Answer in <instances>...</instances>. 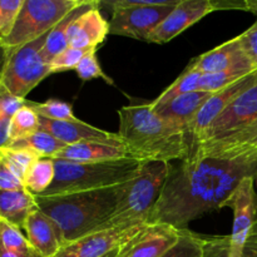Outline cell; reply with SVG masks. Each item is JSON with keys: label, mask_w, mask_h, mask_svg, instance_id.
Returning <instances> with one entry per match:
<instances>
[{"label": "cell", "mask_w": 257, "mask_h": 257, "mask_svg": "<svg viewBox=\"0 0 257 257\" xmlns=\"http://www.w3.org/2000/svg\"><path fill=\"white\" fill-rule=\"evenodd\" d=\"M8 54L5 52L4 48L0 45V87H2V75H3V69H4L5 62H7Z\"/></svg>", "instance_id": "obj_41"}, {"label": "cell", "mask_w": 257, "mask_h": 257, "mask_svg": "<svg viewBox=\"0 0 257 257\" xmlns=\"http://www.w3.org/2000/svg\"><path fill=\"white\" fill-rule=\"evenodd\" d=\"M127 183L102 190L35 196V201L39 210L57 223L67 245L103 230L114 213Z\"/></svg>", "instance_id": "obj_3"}, {"label": "cell", "mask_w": 257, "mask_h": 257, "mask_svg": "<svg viewBox=\"0 0 257 257\" xmlns=\"http://www.w3.org/2000/svg\"><path fill=\"white\" fill-rule=\"evenodd\" d=\"M97 4V2H92V0H83L82 4L79 7L75 8L74 10L65 15L52 30H50L49 35L47 38L44 48H43V57H44L45 62L49 64L53 60V58L57 57L59 53L68 48V29H69L70 24L79 17L82 13L92 8L93 5Z\"/></svg>", "instance_id": "obj_22"}, {"label": "cell", "mask_w": 257, "mask_h": 257, "mask_svg": "<svg viewBox=\"0 0 257 257\" xmlns=\"http://www.w3.org/2000/svg\"><path fill=\"white\" fill-rule=\"evenodd\" d=\"M256 177H246L241 181L232 195L226 200L223 207L233 210V226L230 235V257H241L242 248L257 218Z\"/></svg>", "instance_id": "obj_10"}, {"label": "cell", "mask_w": 257, "mask_h": 257, "mask_svg": "<svg viewBox=\"0 0 257 257\" xmlns=\"http://www.w3.org/2000/svg\"><path fill=\"white\" fill-rule=\"evenodd\" d=\"M201 77H202V73L197 69L195 63L191 62L188 64V67L183 70L182 74L170 87L166 88L161 93L160 97H157L155 100L151 102V105L156 107V105L165 104V103H168L170 100L175 99V98L180 97V95L187 94V93L191 92H196L200 88Z\"/></svg>", "instance_id": "obj_23"}, {"label": "cell", "mask_w": 257, "mask_h": 257, "mask_svg": "<svg viewBox=\"0 0 257 257\" xmlns=\"http://www.w3.org/2000/svg\"><path fill=\"white\" fill-rule=\"evenodd\" d=\"M27 104L35 110L40 117L48 118L52 120H62V122H74L78 120L73 113L72 104L62 102L59 99H48L44 103H37L27 99Z\"/></svg>", "instance_id": "obj_29"}, {"label": "cell", "mask_w": 257, "mask_h": 257, "mask_svg": "<svg viewBox=\"0 0 257 257\" xmlns=\"http://www.w3.org/2000/svg\"><path fill=\"white\" fill-rule=\"evenodd\" d=\"M23 3L24 0H0V39L13 30Z\"/></svg>", "instance_id": "obj_33"}, {"label": "cell", "mask_w": 257, "mask_h": 257, "mask_svg": "<svg viewBox=\"0 0 257 257\" xmlns=\"http://www.w3.org/2000/svg\"><path fill=\"white\" fill-rule=\"evenodd\" d=\"M39 156L27 148L5 147L0 150V160L24 182V178L29 168L39 160Z\"/></svg>", "instance_id": "obj_28"}, {"label": "cell", "mask_w": 257, "mask_h": 257, "mask_svg": "<svg viewBox=\"0 0 257 257\" xmlns=\"http://www.w3.org/2000/svg\"><path fill=\"white\" fill-rule=\"evenodd\" d=\"M74 72L77 73V75L82 80H92L99 78V79H103L104 82L109 83V84H113L112 78H109L103 72L99 62H98L97 48L88 50L85 53L84 57L80 59L77 67L74 68Z\"/></svg>", "instance_id": "obj_32"}, {"label": "cell", "mask_w": 257, "mask_h": 257, "mask_svg": "<svg viewBox=\"0 0 257 257\" xmlns=\"http://www.w3.org/2000/svg\"><path fill=\"white\" fill-rule=\"evenodd\" d=\"M55 177V167L53 158H39L24 178V186L32 195H43L52 186Z\"/></svg>", "instance_id": "obj_25"}, {"label": "cell", "mask_w": 257, "mask_h": 257, "mask_svg": "<svg viewBox=\"0 0 257 257\" xmlns=\"http://www.w3.org/2000/svg\"><path fill=\"white\" fill-rule=\"evenodd\" d=\"M181 0H114L99 2L112 10L109 34L147 42L151 33L163 22Z\"/></svg>", "instance_id": "obj_6"}, {"label": "cell", "mask_w": 257, "mask_h": 257, "mask_svg": "<svg viewBox=\"0 0 257 257\" xmlns=\"http://www.w3.org/2000/svg\"><path fill=\"white\" fill-rule=\"evenodd\" d=\"M148 222L97 231L63 246L54 257H104L135 240Z\"/></svg>", "instance_id": "obj_9"}, {"label": "cell", "mask_w": 257, "mask_h": 257, "mask_svg": "<svg viewBox=\"0 0 257 257\" xmlns=\"http://www.w3.org/2000/svg\"><path fill=\"white\" fill-rule=\"evenodd\" d=\"M8 147L27 148V150L33 151L40 158H54L58 153L62 152L67 147V145L53 137L50 133L39 130L34 135L29 136L24 140L10 143Z\"/></svg>", "instance_id": "obj_24"}, {"label": "cell", "mask_w": 257, "mask_h": 257, "mask_svg": "<svg viewBox=\"0 0 257 257\" xmlns=\"http://www.w3.org/2000/svg\"><path fill=\"white\" fill-rule=\"evenodd\" d=\"M120 250H122V247L118 248V250H115V251H113V252L108 253V255H107V256H104V257H119Z\"/></svg>", "instance_id": "obj_42"}, {"label": "cell", "mask_w": 257, "mask_h": 257, "mask_svg": "<svg viewBox=\"0 0 257 257\" xmlns=\"http://www.w3.org/2000/svg\"><path fill=\"white\" fill-rule=\"evenodd\" d=\"M27 99L18 98L13 95L4 85L0 87V118H10L18 112L22 107H24Z\"/></svg>", "instance_id": "obj_36"}, {"label": "cell", "mask_w": 257, "mask_h": 257, "mask_svg": "<svg viewBox=\"0 0 257 257\" xmlns=\"http://www.w3.org/2000/svg\"><path fill=\"white\" fill-rule=\"evenodd\" d=\"M85 50L74 49V48L68 47L67 49L63 50L62 53L53 58L52 62L49 63L50 73H59L65 72V70H74L77 67L78 63L80 62L85 54Z\"/></svg>", "instance_id": "obj_34"}, {"label": "cell", "mask_w": 257, "mask_h": 257, "mask_svg": "<svg viewBox=\"0 0 257 257\" xmlns=\"http://www.w3.org/2000/svg\"><path fill=\"white\" fill-rule=\"evenodd\" d=\"M82 3L83 0H24L14 28L8 37L0 39V45L9 54L34 42Z\"/></svg>", "instance_id": "obj_7"}, {"label": "cell", "mask_w": 257, "mask_h": 257, "mask_svg": "<svg viewBox=\"0 0 257 257\" xmlns=\"http://www.w3.org/2000/svg\"><path fill=\"white\" fill-rule=\"evenodd\" d=\"M125 146H112L104 143H77L67 146L53 160L67 161L73 163H95L130 158ZM133 158V157H132Z\"/></svg>", "instance_id": "obj_20"}, {"label": "cell", "mask_w": 257, "mask_h": 257, "mask_svg": "<svg viewBox=\"0 0 257 257\" xmlns=\"http://www.w3.org/2000/svg\"><path fill=\"white\" fill-rule=\"evenodd\" d=\"M0 246L20 256L40 255L32 247L28 238L22 233V230L3 220H0Z\"/></svg>", "instance_id": "obj_27"}, {"label": "cell", "mask_w": 257, "mask_h": 257, "mask_svg": "<svg viewBox=\"0 0 257 257\" xmlns=\"http://www.w3.org/2000/svg\"><path fill=\"white\" fill-rule=\"evenodd\" d=\"M170 170L171 163L167 162L142 163L137 176L125 186L114 213L103 230L147 222Z\"/></svg>", "instance_id": "obj_5"}, {"label": "cell", "mask_w": 257, "mask_h": 257, "mask_svg": "<svg viewBox=\"0 0 257 257\" xmlns=\"http://www.w3.org/2000/svg\"><path fill=\"white\" fill-rule=\"evenodd\" d=\"M40 130L39 114L25 102L12 118L10 122V143L24 140ZM9 143V145H10Z\"/></svg>", "instance_id": "obj_26"}, {"label": "cell", "mask_w": 257, "mask_h": 257, "mask_svg": "<svg viewBox=\"0 0 257 257\" xmlns=\"http://www.w3.org/2000/svg\"><path fill=\"white\" fill-rule=\"evenodd\" d=\"M230 235L205 236L202 257H230Z\"/></svg>", "instance_id": "obj_35"}, {"label": "cell", "mask_w": 257, "mask_h": 257, "mask_svg": "<svg viewBox=\"0 0 257 257\" xmlns=\"http://www.w3.org/2000/svg\"><path fill=\"white\" fill-rule=\"evenodd\" d=\"M0 190L2 191H20L27 190L24 182L8 167L5 162L0 160Z\"/></svg>", "instance_id": "obj_38"}, {"label": "cell", "mask_w": 257, "mask_h": 257, "mask_svg": "<svg viewBox=\"0 0 257 257\" xmlns=\"http://www.w3.org/2000/svg\"><path fill=\"white\" fill-rule=\"evenodd\" d=\"M256 70V69H255ZM253 70L245 69H228L225 72L213 73V74H202L200 80V88L198 90L207 93H215L232 83L237 82L238 79L243 78L245 75L250 74Z\"/></svg>", "instance_id": "obj_30"}, {"label": "cell", "mask_w": 257, "mask_h": 257, "mask_svg": "<svg viewBox=\"0 0 257 257\" xmlns=\"http://www.w3.org/2000/svg\"><path fill=\"white\" fill-rule=\"evenodd\" d=\"M49 33L9 54L7 53L8 58L3 69L2 84L15 97L27 99V95L42 80L52 74L49 64L43 57V48Z\"/></svg>", "instance_id": "obj_8"}, {"label": "cell", "mask_w": 257, "mask_h": 257, "mask_svg": "<svg viewBox=\"0 0 257 257\" xmlns=\"http://www.w3.org/2000/svg\"><path fill=\"white\" fill-rule=\"evenodd\" d=\"M216 12L212 0H181L147 38L148 43L165 44L175 39L202 18Z\"/></svg>", "instance_id": "obj_12"}, {"label": "cell", "mask_w": 257, "mask_h": 257, "mask_svg": "<svg viewBox=\"0 0 257 257\" xmlns=\"http://www.w3.org/2000/svg\"><path fill=\"white\" fill-rule=\"evenodd\" d=\"M10 118H0V150L10 143Z\"/></svg>", "instance_id": "obj_40"}, {"label": "cell", "mask_w": 257, "mask_h": 257, "mask_svg": "<svg viewBox=\"0 0 257 257\" xmlns=\"http://www.w3.org/2000/svg\"><path fill=\"white\" fill-rule=\"evenodd\" d=\"M257 85V69L253 70L250 74L245 75L243 78L238 79L237 82L212 93L207 102L203 104L198 114L196 115L195 120L190 127V136L193 140V147L195 143L201 136L203 135L208 125L231 104L235 99H237L241 94L247 92L248 89Z\"/></svg>", "instance_id": "obj_13"}, {"label": "cell", "mask_w": 257, "mask_h": 257, "mask_svg": "<svg viewBox=\"0 0 257 257\" xmlns=\"http://www.w3.org/2000/svg\"><path fill=\"white\" fill-rule=\"evenodd\" d=\"M246 177H257V158H188L178 166L171 165L147 222L188 230V225L196 218L223 208L226 200Z\"/></svg>", "instance_id": "obj_1"}, {"label": "cell", "mask_w": 257, "mask_h": 257, "mask_svg": "<svg viewBox=\"0 0 257 257\" xmlns=\"http://www.w3.org/2000/svg\"><path fill=\"white\" fill-rule=\"evenodd\" d=\"M241 257H257V218L243 246Z\"/></svg>", "instance_id": "obj_39"}, {"label": "cell", "mask_w": 257, "mask_h": 257, "mask_svg": "<svg viewBox=\"0 0 257 257\" xmlns=\"http://www.w3.org/2000/svg\"><path fill=\"white\" fill-rule=\"evenodd\" d=\"M142 163L132 157L95 163H73L54 160V181L52 186L39 196L64 195L115 187L133 180Z\"/></svg>", "instance_id": "obj_4"}, {"label": "cell", "mask_w": 257, "mask_h": 257, "mask_svg": "<svg viewBox=\"0 0 257 257\" xmlns=\"http://www.w3.org/2000/svg\"><path fill=\"white\" fill-rule=\"evenodd\" d=\"M238 38L243 52L257 67V20L246 32L238 35Z\"/></svg>", "instance_id": "obj_37"}, {"label": "cell", "mask_w": 257, "mask_h": 257, "mask_svg": "<svg viewBox=\"0 0 257 257\" xmlns=\"http://www.w3.org/2000/svg\"><path fill=\"white\" fill-rule=\"evenodd\" d=\"M118 136L131 157L141 162H182L192 155V137L161 118L151 102L124 105L118 110Z\"/></svg>", "instance_id": "obj_2"}, {"label": "cell", "mask_w": 257, "mask_h": 257, "mask_svg": "<svg viewBox=\"0 0 257 257\" xmlns=\"http://www.w3.org/2000/svg\"><path fill=\"white\" fill-rule=\"evenodd\" d=\"M205 236L186 230L177 245L162 257H202Z\"/></svg>", "instance_id": "obj_31"}, {"label": "cell", "mask_w": 257, "mask_h": 257, "mask_svg": "<svg viewBox=\"0 0 257 257\" xmlns=\"http://www.w3.org/2000/svg\"><path fill=\"white\" fill-rule=\"evenodd\" d=\"M211 94L212 93L196 90L152 108L161 118L181 130H185L190 135L191 124Z\"/></svg>", "instance_id": "obj_19"}, {"label": "cell", "mask_w": 257, "mask_h": 257, "mask_svg": "<svg viewBox=\"0 0 257 257\" xmlns=\"http://www.w3.org/2000/svg\"><path fill=\"white\" fill-rule=\"evenodd\" d=\"M39 120L40 130L50 133L53 137H55L67 146L84 142L124 146L118 133L99 130V128L88 124L80 119L74 120V122H62V120L48 119V118L39 115Z\"/></svg>", "instance_id": "obj_15"}, {"label": "cell", "mask_w": 257, "mask_h": 257, "mask_svg": "<svg viewBox=\"0 0 257 257\" xmlns=\"http://www.w3.org/2000/svg\"><path fill=\"white\" fill-rule=\"evenodd\" d=\"M109 34V23L100 12L99 2L79 15L68 29V47L88 50L98 48Z\"/></svg>", "instance_id": "obj_16"}, {"label": "cell", "mask_w": 257, "mask_h": 257, "mask_svg": "<svg viewBox=\"0 0 257 257\" xmlns=\"http://www.w3.org/2000/svg\"><path fill=\"white\" fill-rule=\"evenodd\" d=\"M38 210L35 196L28 190H0V220L23 230L28 217Z\"/></svg>", "instance_id": "obj_21"}, {"label": "cell", "mask_w": 257, "mask_h": 257, "mask_svg": "<svg viewBox=\"0 0 257 257\" xmlns=\"http://www.w3.org/2000/svg\"><path fill=\"white\" fill-rule=\"evenodd\" d=\"M185 231L165 223H148L142 233L123 246L119 257H162L177 245Z\"/></svg>", "instance_id": "obj_14"}, {"label": "cell", "mask_w": 257, "mask_h": 257, "mask_svg": "<svg viewBox=\"0 0 257 257\" xmlns=\"http://www.w3.org/2000/svg\"><path fill=\"white\" fill-rule=\"evenodd\" d=\"M257 119V85L241 94L233 100L196 141L197 143L206 141L220 140ZM195 148V147H193Z\"/></svg>", "instance_id": "obj_11"}, {"label": "cell", "mask_w": 257, "mask_h": 257, "mask_svg": "<svg viewBox=\"0 0 257 257\" xmlns=\"http://www.w3.org/2000/svg\"><path fill=\"white\" fill-rule=\"evenodd\" d=\"M192 62L202 74H213L228 69H257L256 65L243 52L238 37L227 40L207 53H203Z\"/></svg>", "instance_id": "obj_17"}, {"label": "cell", "mask_w": 257, "mask_h": 257, "mask_svg": "<svg viewBox=\"0 0 257 257\" xmlns=\"http://www.w3.org/2000/svg\"><path fill=\"white\" fill-rule=\"evenodd\" d=\"M23 230L32 247L43 257H54L65 246L60 228L39 207L28 217Z\"/></svg>", "instance_id": "obj_18"}]
</instances>
